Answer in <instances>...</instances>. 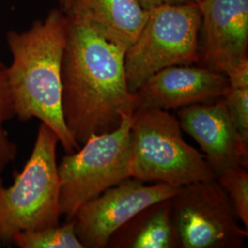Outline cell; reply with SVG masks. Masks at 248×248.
Instances as JSON below:
<instances>
[{"mask_svg": "<svg viewBox=\"0 0 248 248\" xmlns=\"http://www.w3.org/2000/svg\"><path fill=\"white\" fill-rule=\"evenodd\" d=\"M66 14L62 116L72 137L81 146L91 135L114 131L124 113L134 112V96L126 79V49L109 40L85 16Z\"/></svg>", "mask_w": 248, "mask_h": 248, "instance_id": "cell-1", "label": "cell"}, {"mask_svg": "<svg viewBox=\"0 0 248 248\" xmlns=\"http://www.w3.org/2000/svg\"><path fill=\"white\" fill-rule=\"evenodd\" d=\"M68 16L54 9L22 31H10L7 44L11 63L7 66L15 117L38 119L56 133L66 154L79 144L69 133L62 116V62L67 38Z\"/></svg>", "mask_w": 248, "mask_h": 248, "instance_id": "cell-2", "label": "cell"}, {"mask_svg": "<svg viewBox=\"0 0 248 248\" xmlns=\"http://www.w3.org/2000/svg\"><path fill=\"white\" fill-rule=\"evenodd\" d=\"M59 139L41 124L32 152L9 186L0 177V241L9 243L18 232L60 224V180L56 157Z\"/></svg>", "mask_w": 248, "mask_h": 248, "instance_id": "cell-3", "label": "cell"}, {"mask_svg": "<svg viewBox=\"0 0 248 248\" xmlns=\"http://www.w3.org/2000/svg\"><path fill=\"white\" fill-rule=\"evenodd\" d=\"M178 119L166 109L138 108L131 124V177L182 186L216 178L203 154L182 136Z\"/></svg>", "mask_w": 248, "mask_h": 248, "instance_id": "cell-4", "label": "cell"}, {"mask_svg": "<svg viewBox=\"0 0 248 248\" xmlns=\"http://www.w3.org/2000/svg\"><path fill=\"white\" fill-rule=\"evenodd\" d=\"M202 15L198 4H166L148 9L140 34L125 53L128 88L134 93L161 69L199 62Z\"/></svg>", "mask_w": 248, "mask_h": 248, "instance_id": "cell-5", "label": "cell"}, {"mask_svg": "<svg viewBox=\"0 0 248 248\" xmlns=\"http://www.w3.org/2000/svg\"><path fill=\"white\" fill-rule=\"evenodd\" d=\"M133 112L124 113L112 132L94 134L58 164L60 204L70 221L83 204L131 177V124Z\"/></svg>", "mask_w": 248, "mask_h": 248, "instance_id": "cell-6", "label": "cell"}, {"mask_svg": "<svg viewBox=\"0 0 248 248\" xmlns=\"http://www.w3.org/2000/svg\"><path fill=\"white\" fill-rule=\"evenodd\" d=\"M169 201L179 248H244L248 229L216 178L180 186Z\"/></svg>", "mask_w": 248, "mask_h": 248, "instance_id": "cell-7", "label": "cell"}, {"mask_svg": "<svg viewBox=\"0 0 248 248\" xmlns=\"http://www.w3.org/2000/svg\"><path fill=\"white\" fill-rule=\"evenodd\" d=\"M179 187L126 178L80 207L73 218L77 235L84 248H106L110 236L136 213L172 198Z\"/></svg>", "mask_w": 248, "mask_h": 248, "instance_id": "cell-8", "label": "cell"}, {"mask_svg": "<svg viewBox=\"0 0 248 248\" xmlns=\"http://www.w3.org/2000/svg\"><path fill=\"white\" fill-rule=\"evenodd\" d=\"M181 129L191 136L216 175L248 166V141L234 124L223 98L177 109Z\"/></svg>", "mask_w": 248, "mask_h": 248, "instance_id": "cell-9", "label": "cell"}, {"mask_svg": "<svg viewBox=\"0 0 248 248\" xmlns=\"http://www.w3.org/2000/svg\"><path fill=\"white\" fill-rule=\"evenodd\" d=\"M229 80L222 72L204 66L173 65L155 73L134 93L138 108L178 109L223 98Z\"/></svg>", "mask_w": 248, "mask_h": 248, "instance_id": "cell-10", "label": "cell"}, {"mask_svg": "<svg viewBox=\"0 0 248 248\" xmlns=\"http://www.w3.org/2000/svg\"><path fill=\"white\" fill-rule=\"evenodd\" d=\"M202 66L225 74L248 57V0H201Z\"/></svg>", "mask_w": 248, "mask_h": 248, "instance_id": "cell-11", "label": "cell"}, {"mask_svg": "<svg viewBox=\"0 0 248 248\" xmlns=\"http://www.w3.org/2000/svg\"><path fill=\"white\" fill-rule=\"evenodd\" d=\"M77 12L124 49L140 34L148 10L138 0H76L67 12Z\"/></svg>", "mask_w": 248, "mask_h": 248, "instance_id": "cell-12", "label": "cell"}, {"mask_svg": "<svg viewBox=\"0 0 248 248\" xmlns=\"http://www.w3.org/2000/svg\"><path fill=\"white\" fill-rule=\"evenodd\" d=\"M106 248H179L169 199L136 213L110 236Z\"/></svg>", "mask_w": 248, "mask_h": 248, "instance_id": "cell-13", "label": "cell"}, {"mask_svg": "<svg viewBox=\"0 0 248 248\" xmlns=\"http://www.w3.org/2000/svg\"><path fill=\"white\" fill-rule=\"evenodd\" d=\"M10 244L20 248H84L72 219L64 224L18 232Z\"/></svg>", "mask_w": 248, "mask_h": 248, "instance_id": "cell-14", "label": "cell"}, {"mask_svg": "<svg viewBox=\"0 0 248 248\" xmlns=\"http://www.w3.org/2000/svg\"><path fill=\"white\" fill-rule=\"evenodd\" d=\"M15 117V109L9 89L7 66L0 62V174L16 159L18 146L9 138L5 124Z\"/></svg>", "mask_w": 248, "mask_h": 248, "instance_id": "cell-15", "label": "cell"}, {"mask_svg": "<svg viewBox=\"0 0 248 248\" xmlns=\"http://www.w3.org/2000/svg\"><path fill=\"white\" fill-rule=\"evenodd\" d=\"M216 179L229 197L242 224L248 229V169L243 167L225 169Z\"/></svg>", "mask_w": 248, "mask_h": 248, "instance_id": "cell-16", "label": "cell"}, {"mask_svg": "<svg viewBox=\"0 0 248 248\" xmlns=\"http://www.w3.org/2000/svg\"><path fill=\"white\" fill-rule=\"evenodd\" d=\"M223 99L238 131L244 139L248 141V87L229 86Z\"/></svg>", "mask_w": 248, "mask_h": 248, "instance_id": "cell-17", "label": "cell"}, {"mask_svg": "<svg viewBox=\"0 0 248 248\" xmlns=\"http://www.w3.org/2000/svg\"><path fill=\"white\" fill-rule=\"evenodd\" d=\"M144 9H150L161 5L166 4H182V3H187L191 2L189 0H138Z\"/></svg>", "mask_w": 248, "mask_h": 248, "instance_id": "cell-18", "label": "cell"}, {"mask_svg": "<svg viewBox=\"0 0 248 248\" xmlns=\"http://www.w3.org/2000/svg\"><path fill=\"white\" fill-rule=\"evenodd\" d=\"M75 1H76V0H58V2L60 3V5L62 6V10H63L65 13H67V12L71 9L73 5H74V3H75Z\"/></svg>", "mask_w": 248, "mask_h": 248, "instance_id": "cell-19", "label": "cell"}, {"mask_svg": "<svg viewBox=\"0 0 248 248\" xmlns=\"http://www.w3.org/2000/svg\"><path fill=\"white\" fill-rule=\"evenodd\" d=\"M189 1H191V2H195V3H198V2H200L201 0H189Z\"/></svg>", "mask_w": 248, "mask_h": 248, "instance_id": "cell-20", "label": "cell"}, {"mask_svg": "<svg viewBox=\"0 0 248 248\" xmlns=\"http://www.w3.org/2000/svg\"><path fill=\"white\" fill-rule=\"evenodd\" d=\"M1 246H2V242L0 241V247H1Z\"/></svg>", "mask_w": 248, "mask_h": 248, "instance_id": "cell-21", "label": "cell"}]
</instances>
